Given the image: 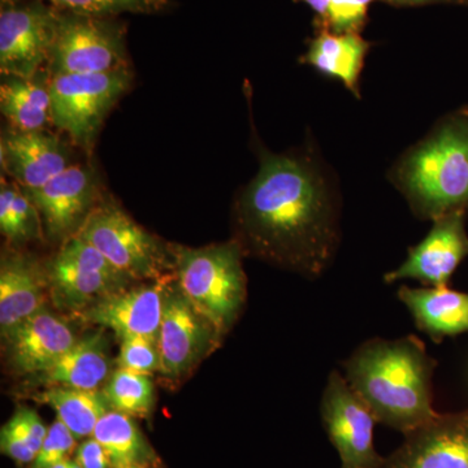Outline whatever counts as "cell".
Listing matches in <instances>:
<instances>
[{
	"mask_svg": "<svg viewBox=\"0 0 468 468\" xmlns=\"http://www.w3.org/2000/svg\"><path fill=\"white\" fill-rule=\"evenodd\" d=\"M38 209L43 234L63 243L76 236L103 197L101 176L89 163H75L34 192H26Z\"/></svg>",
	"mask_w": 468,
	"mask_h": 468,
	"instance_id": "obj_11",
	"label": "cell"
},
{
	"mask_svg": "<svg viewBox=\"0 0 468 468\" xmlns=\"http://www.w3.org/2000/svg\"><path fill=\"white\" fill-rule=\"evenodd\" d=\"M341 468V467H340Z\"/></svg>",
	"mask_w": 468,
	"mask_h": 468,
	"instance_id": "obj_38",
	"label": "cell"
},
{
	"mask_svg": "<svg viewBox=\"0 0 468 468\" xmlns=\"http://www.w3.org/2000/svg\"><path fill=\"white\" fill-rule=\"evenodd\" d=\"M50 75L48 70L33 77L3 76L0 112L9 128L43 131L51 125Z\"/></svg>",
	"mask_w": 468,
	"mask_h": 468,
	"instance_id": "obj_22",
	"label": "cell"
},
{
	"mask_svg": "<svg viewBox=\"0 0 468 468\" xmlns=\"http://www.w3.org/2000/svg\"><path fill=\"white\" fill-rule=\"evenodd\" d=\"M371 43L360 33H335L316 30L310 39L301 63L315 68L322 75L338 80L356 98H360V76Z\"/></svg>",
	"mask_w": 468,
	"mask_h": 468,
	"instance_id": "obj_20",
	"label": "cell"
},
{
	"mask_svg": "<svg viewBox=\"0 0 468 468\" xmlns=\"http://www.w3.org/2000/svg\"><path fill=\"white\" fill-rule=\"evenodd\" d=\"M58 9L43 0H5L0 8V73L33 77L48 70Z\"/></svg>",
	"mask_w": 468,
	"mask_h": 468,
	"instance_id": "obj_9",
	"label": "cell"
},
{
	"mask_svg": "<svg viewBox=\"0 0 468 468\" xmlns=\"http://www.w3.org/2000/svg\"><path fill=\"white\" fill-rule=\"evenodd\" d=\"M111 410L132 418H147L154 409L155 389L149 375L117 368L103 389Z\"/></svg>",
	"mask_w": 468,
	"mask_h": 468,
	"instance_id": "obj_26",
	"label": "cell"
},
{
	"mask_svg": "<svg viewBox=\"0 0 468 468\" xmlns=\"http://www.w3.org/2000/svg\"><path fill=\"white\" fill-rule=\"evenodd\" d=\"M103 446L112 468H126L133 464H151L155 452L144 439L133 418L109 410L95 426L92 436Z\"/></svg>",
	"mask_w": 468,
	"mask_h": 468,
	"instance_id": "obj_24",
	"label": "cell"
},
{
	"mask_svg": "<svg viewBox=\"0 0 468 468\" xmlns=\"http://www.w3.org/2000/svg\"><path fill=\"white\" fill-rule=\"evenodd\" d=\"M218 329L172 284L160 324V372L171 380L183 378L220 344Z\"/></svg>",
	"mask_w": 468,
	"mask_h": 468,
	"instance_id": "obj_12",
	"label": "cell"
},
{
	"mask_svg": "<svg viewBox=\"0 0 468 468\" xmlns=\"http://www.w3.org/2000/svg\"><path fill=\"white\" fill-rule=\"evenodd\" d=\"M73 144L58 134L43 131L23 132L7 126L0 138L3 174L24 192H34L75 165Z\"/></svg>",
	"mask_w": 468,
	"mask_h": 468,
	"instance_id": "obj_14",
	"label": "cell"
},
{
	"mask_svg": "<svg viewBox=\"0 0 468 468\" xmlns=\"http://www.w3.org/2000/svg\"><path fill=\"white\" fill-rule=\"evenodd\" d=\"M69 468H82L76 461L69 462Z\"/></svg>",
	"mask_w": 468,
	"mask_h": 468,
	"instance_id": "obj_37",
	"label": "cell"
},
{
	"mask_svg": "<svg viewBox=\"0 0 468 468\" xmlns=\"http://www.w3.org/2000/svg\"><path fill=\"white\" fill-rule=\"evenodd\" d=\"M468 257L466 209H455L433 220L427 236L409 249L408 257L384 276L385 284L415 280L423 286H448Z\"/></svg>",
	"mask_w": 468,
	"mask_h": 468,
	"instance_id": "obj_13",
	"label": "cell"
},
{
	"mask_svg": "<svg viewBox=\"0 0 468 468\" xmlns=\"http://www.w3.org/2000/svg\"><path fill=\"white\" fill-rule=\"evenodd\" d=\"M0 232L15 246L45 236L41 217L32 199L16 183L5 177L0 184Z\"/></svg>",
	"mask_w": 468,
	"mask_h": 468,
	"instance_id": "obj_25",
	"label": "cell"
},
{
	"mask_svg": "<svg viewBox=\"0 0 468 468\" xmlns=\"http://www.w3.org/2000/svg\"><path fill=\"white\" fill-rule=\"evenodd\" d=\"M34 399L50 406L57 412V419L73 433L76 440L91 437L98 421L111 410L100 389L50 387L36 394Z\"/></svg>",
	"mask_w": 468,
	"mask_h": 468,
	"instance_id": "obj_23",
	"label": "cell"
},
{
	"mask_svg": "<svg viewBox=\"0 0 468 468\" xmlns=\"http://www.w3.org/2000/svg\"><path fill=\"white\" fill-rule=\"evenodd\" d=\"M380 468H468V410L439 412L406 433Z\"/></svg>",
	"mask_w": 468,
	"mask_h": 468,
	"instance_id": "obj_16",
	"label": "cell"
},
{
	"mask_svg": "<svg viewBox=\"0 0 468 468\" xmlns=\"http://www.w3.org/2000/svg\"><path fill=\"white\" fill-rule=\"evenodd\" d=\"M5 2V0H2ZM58 11L94 16H119L124 14L158 15L171 11L174 0H43Z\"/></svg>",
	"mask_w": 468,
	"mask_h": 468,
	"instance_id": "obj_27",
	"label": "cell"
},
{
	"mask_svg": "<svg viewBox=\"0 0 468 468\" xmlns=\"http://www.w3.org/2000/svg\"><path fill=\"white\" fill-rule=\"evenodd\" d=\"M76 236L101 251L133 282H154L174 275L172 243L150 233L104 193Z\"/></svg>",
	"mask_w": 468,
	"mask_h": 468,
	"instance_id": "obj_5",
	"label": "cell"
},
{
	"mask_svg": "<svg viewBox=\"0 0 468 468\" xmlns=\"http://www.w3.org/2000/svg\"><path fill=\"white\" fill-rule=\"evenodd\" d=\"M374 0H331L325 20L316 30L335 33H360L368 20V8Z\"/></svg>",
	"mask_w": 468,
	"mask_h": 468,
	"instance_id": "obj_29",
	"label": "cell"
},
{
	"mask_svg": "<svg viewBox=\"0 0 468 468\" xmlns=\"http://www.w3.org/2000/svg\"><path fill=\"white\" fill-rule=\"evenodd\" d=\"M132 69L126 24L119 16L60 11L48 75H94Z\"/></svg>",
	"mask_w": 468,
	"mask_h": 468,
	"instance_id": "obj_7",
	"label": "cell"
},
{
	"mask_svg": "<svg viewBox=\"0 0 468 468\" xmlns=\"http://www.w3.org/2000/svg\"><path fill=\"white\" fill-rule=\"evenodd\" d=\"M5 341L12 367L21 374L39 375L55 365L79 340L66 320L45 307Z\"/></svg>",
	"mask_w": 468,
	"mask_h": 468,
	"instance_id": "obj_18",
	"label": "cell"
},
{
	"mask_svg": "<svg viewBox=\"0 0 468 468\" xmlns=\"http://www.w3.org/2000/svg\"><path fill=\"white\" fill-rule=\"evenodd\" d=\"M107 344L103 331L86 335L55 365L37 377L48 387L97 390L101 384L107 383L110 377L111 359Z\"/></svg>",
	"mask_w": 468,
	"mask_h": 468,
	"instance_id": "obj_21",
	"label": "cell"
},
{
	"mask_svg": "<svg viewBox=\"0 0 468 468\" xmlns=\"http://www.w3.org/2000/svg\"><path fill=\"white\" fill-rule=\"evenodd\" d=\"M343 367L347 383L378 423L406 435L439 414L433 408L436 360L417 335L369 338Z\"/></svg>",
	"mask_w": 468,
	"mask_h": 468,
	"instance_id": "obj_2",
	"label": "cell"
},
{
	"mask_svg": "<svg viewBox=\"0 0 468 468\" xmlns=\"http://www.w3.org/2000/svg\"><path fill=\"white\" fill-rule=\"evenodd\" d=\"M126 468H151V464H133V466H129Z\"/></svg>",
	"mask_w": 468,
	"mask_h": 468,
	"instance_id": "obj_36",
	"label": "cell"
},
{
	"mask_svg": "<svg viewBox=\"0 0 468 468\" xmlns=\"http://www.w3.org/2000/svg\"><path fill=\"white\" fill-rule=\"evenodd\" d=\"M175 276L169 275L153 282L107 295L106 298L81 311L84 322L109 328L120 338L143 335L158 341L165 300Z\"/></svg>",
	"mask_w": 468,
	"mask_h": 468,
	"instance_id": "obj_15",
	"label": "cell"
},
{
	"mask_svg": "<svg viewBox=\"0 0 468 468\" xmlns=\"http://www.w3.org/2000/svg\"><path fill=\"white\" fill-rule=\"evenodd\" d=\"M0 451L12 461L17 462L18 464H30L36 458V455L27 448V443L18 436L16 430L8 421L0 431Z\"/></svg>",
	"mask_w": 468,
	"mask_h": 468,
	"instance_id": "obj_32",
	"label": "cell"
},
{
	"mask_svg": "<svg viewBox=\"0 0 468 468\" xmlns=\"http://www.w3.org/2000/svg\"><path fill=\"white\" fill-rule=\"evenodd\" d=\"M319 409L326 436L340 457L341 468H380L385 457L378 454L375 446L377 418L337 369L326 378Z\"/></svg>",
	"mask_w": 468,
	"mask_h": 468,
	"instance_id": "obj_10",
	"label": "cell"
},
{
	"mask_svg": "<svg viewBox=\"0 0 468 468\" xmlns=\"http://www.w3.org/2000/svg\"><path fill=\"white\" fill-rule=\"evenodd\" d=\"M76 437L58 419L48 427V437L30 468H52L68 460L76 446Z\"/></svg>",
	"mask_w": 468,
	"mask_h": 468,
	"instance_id": "obj_30",
	"label": "cell"
},
{
	"mask_svg": "<svg viewBox=\"0 0 468 468\" xmlns=\"http://www.w3.org/2000/svg\"><path fill=\"white\" fill-rule=\"evenodd\" d=\"M46 273L55 304L75 314L133 282L79 236L61 243Z\"/></svg>",
	"mask_w": 468,
	"mask_h": 468,
	"instance_id": "obj_8",
	"label": "cell"
},
{
	"mask_svg": "<svg viewBox=\"0 0 468 468\" xmlns=\"http://www.w3.org/2000/svg\"><path fill=\"white\" fill-rule=\"evenodd\" d=\"M8 421L37 457L48 433V428L45 426L39 415L32 409L18 408Z\"/></svg>",
	"mask_w": 468,
	"mask_h": 468,
	"instance_id": "obj_31",
	"label": "cell"
},
{
	"mask_svg": "<svg viewBox=\"0 0 468 468\" xmlns=\"http://www.w3.org/2000/svg\"><path fill=\"white\" fill-rule=\"evenodd\" d=\"M75 461L82 468H112L109 455L94 437H88L77 448Z\"/></svg>",
	"mask_w": 468,
	"mask_h": 468,
	"instance_id": "obj_33",
	"label": "cell"
},
{
	"mask_svg": "<svg viewBox=\"0 0 468 468\" xmlns=\"http://www.w3.org/2000/svg\"><path fill=\"white\" fill-rule=\"evenodd\" d=\"M117 363L120 368L137 374L151 375L160 371L158 341L143 335L122 338Z\"/></svg>",
	"mask_w": 468,
	"mask_h": 468,
	"instance_id": "obj_28",
	"label": "cell"
},
{
	"mask_svg": "<svg viewBox=\"0 0 468 468\" xmlns=\"http://www.w3.org/2000/svg\"><path fill=\"white\" fill-rule=\"evenodd\" d=\"M176 285L224 337L236 324L248 298L241 246L230 241L202 248L172 243Z\"/></svg>",
	"mask_w": 468,
	"mask_h": 468,
	"instance_id": "obj_4",
	"label": "cell"
},
{
	"mask_svg": "<svg viewBox=\"0 0 468 468\" xmlns=\"http://www.w3.org/2000/svg\"><path fill=\"white\" fill-rule=\"evenodd\" d=\"M257 154V174L234 199V239L249 257L319 279L340 248V190L309 150L272 153L258 144Z\"/></svg>",
	"mask_w": 468,
	"mask_h": 468,
	"instance_id": "obj_1",
	"label": "cell"
},
{
	"mask_svg": "<svg viewBox=\"0 0 468 468\" xmlns=\"http://www.w3.org/2000/svg\"><path fill=\"white\" fill-rule=\"evenodd\" d=\"M295 3H304L309 5L314 12H315V26L319 27L323 21L325 20L326 14H328L329 5L331 0H294Z\"/></svg>",
	"mask_w": 468,
	"mask_h": 468,
	"instance_id": "obj_35",
	"label": "cell"
},
{
	"mask_svg": "<svg viewBox=\"0 0 468 468\" xmlns=\"http://www.w3.org/2000/svg\"><path fill=\"white\" fill-rule=\"evenodd\" d=\"M46 271L27 255L3 252L0 264V332L7 340L18 326L45 309Z\"/></svg>",
	"mask_w": 468,
	"mask_h": 468,
	"instance_id": "obj_17",
	"label": "cell"
},
{
	"mask_svg": "<svg viewBox=\"0 0 468 468\" xmlns=\"http://www.w3.org/2000/svg\"><path fill=\"white\" fill-rule=\"evenodd\" d=\"M133 84V69L50 76L51 125L90 155L107 116Z\"/></svg>",
	"mask_w": 468,
	"mask_h": 468,
	"instance_id": "obj_6",
	"label": "cell"
},
{
	"mask_svg": "<svg viewBox=\"0 0 468 468\" xmlns=\"http://www.w3.org/2000/svg\"><path fill=\"white\" fill-rule=\"evenodd\" d=\"M394 7H421L432 5H466L468 0H381Z\"/></svg>",
	"mask_w": 468,
	"mask_h": 468,
	"instance_id": "obj_34",
	"label": "cell"
},
{
	"mask_svg": "<svg viewBox=\"0 0 468 468\" xmlns=\"http://www.w3.org/2000/svg\"><path fill=\"white\" fill-rule=\"evenodd\" d=\"M419 331L435 344L445 338L468 334V292L441 288H411L401 285L397 291Z\"/></svg>",
	"mask_w": 468,
	"mask_h": 468,
	"instance_id": "obj_19",
	"label": "cell"
},
{
	"mask_svg": "<svg viewBox=\"0 0 468 468\" xmlns=\"http://www.w3.org/2000/svg\"><path fill=\"white\" fill-rule=\"evenodd\" d=\"M390 181L421 220L468 208V110L443 116L397 160Z\"/></svg>",
	"mask_w": 468,
	"mask_h": 468,
	"instance_id": "obj_3",
	"label": "cell"
}]
</instances>
